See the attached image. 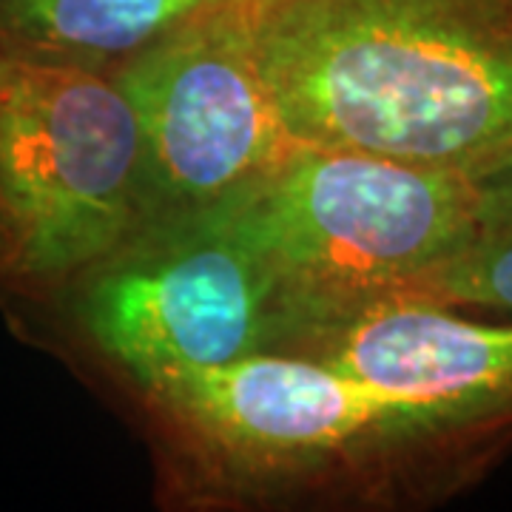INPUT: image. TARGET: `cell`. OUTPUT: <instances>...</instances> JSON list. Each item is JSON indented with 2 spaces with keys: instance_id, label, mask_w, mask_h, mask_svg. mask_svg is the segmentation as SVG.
I'll list each match as a JSON object with an SVG mask.
<instances>
[{
  "instance_id": "obj_2",
  "label": "cell",
  "mask_w": 512,
  "mask_h": 512,
  "mask_svg": "<svg viewBox=\"0 0 512 512\" xmlns=\"http://www.w3.org/2000/svg\"><path fill=\"white\" fill-rule=\"evenodd\" d=\"M211 205L265 271L271 353L402 299L481 228L461 168L308 143Z\"/></svg>"
},
{
  "instance_id": "obj_10",
  "label": "cell",
  "mask_w": 512,
  "mask_h": 512,
  "mask_svg": "<svg viewBox=\"0 0 512 512\" xmlns=\"http://www.w3.org/2000/svg\"><path fill=\"white\" fill-rule=\"evenodd\" d=\"M461 171L476 191L481 228L512 225V143L498 146Z\"/></svg>"
},
{
  "instance_id": "obj_9",
  "label": "cell",
  "mask_w": 512,
  "mask_h": 512,
  "mask_svg": "<svg viewBox=\"0 0 512 512\" xmlns=\"http://www.w3.org/2000/svg\"><path fill=\"white\" fill-rule=\"evenodd\" d=\"M402 299L484 319H512V225H487L421 274Z\"/></svg>"
},
{
  "instance_id": "obj_5",
  "label": "cell",
  "mask_w": 512,
  "mask_h": 512,
  "mask_svg": "<svg viewBox=\"0 0 512 512\" xmlns=\"http://www.w3.org/2000/svg\"><path fill=\"white\" fill-rule=\"evenodd\" d=\"M72 285L83 333L137 384L274 348L265 271L217 205L143 222Z\"/></svg>"
},
{
  "instance_id": "obj_3",
  "label": "cell",
  "mask_w": 512,
  "mask_h": 512,
  "mask_svg": "<svg viewBox=\"0 0 512 512\" xmlns=\"http://www.w3.org/2000/svg\"><path fill=\"white\" fill-rule=\"evenodd\" d=\"M146 220L143 134L109 72L0 40V293L55 296Z\"/></svg>"
},
{
  "instance_id": "obj_4",
  "label": "cell",
  "mask_w": 512,
  "mask_h": 512,
  "mask_svg": "<svg viewBox=\"0 0 512 512\" xmlns=\"http://www.w3.org/2000/svg\"><path fill=\"white\" fill-rule=\"evenodd\" d=\"M140 387L231 464L305 467L330 458L419 493H447L487 470L421 407L308 356L254 353Z\"/></svg>"
},
{
  "instance_id": "obj_6",
  "label": "cell",
  "mask_w": 512,
  "mask_h": 512,
  "mask_svg": "<svg viewBox=\"0 0 512 512\" xmlns=\"http://www.w3.org/2000/svg\"><path fill=\"white\" fill-rule=\"evenodd\" d=\"M109 77L143 134L148 220L228 197L293 143L256 69L251 0L183 20Z\"/></svg>"
},
{
  "instance_id": "obj_1",
  "label": "cell",
  "mask_w": 512,
  "mask_h": 512,
  "mask_svg": "<svg viewBox=\"0 0 512 512\" xmlns=\"http://www.w3.org/2000/svg\"><path fill=\"white\" fill-rule=\"evenodd\" d=\"M293 143L467 168L512 143V0H251Z\"/></svg>"
},
{
  "instance_id": "obj_8",
  "label": "cell",
  "mask_w": 512,
  "mask_h": 512,
  "mask_svg": "<svg viewBox=\"0 0 512 512\" xmlns=\"http://www.w3.org/2000/svg\"><path fill=\"white\" fill-rule=\"evenodd\" d=\"M228 0H0V40L109 72L151 40Z\"/></svg>"
},
{
  "instance_id": "obj_7",
  "label": "cell",
  "mask_w": 512,
  "mask_h": 512,
  "mask_svg": "<svg viewBox=\"0 0 512 512\" xmlns=\"http://www.w3.org/2000/svg\"><path fill=\"white\" fill-rule=\"evenodd\" d=\"M288 353L416 404L484 467L512 447V319L396 299Z\"/></svg>"
}]
</instances>
